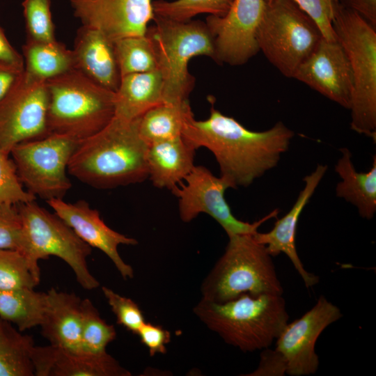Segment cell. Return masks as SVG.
Returning a JSON list of instances; mask_svg holds the SVG:
<instances>
[{"label": "cell", "instance_id": "cell-1", "mask_svg": "<svg viewBox=\"0 0 376 376\" xmlns=\"http://www.w3.org/2000/svg\"><path fill=\"white\" fill-rule=\"evenodd\" d=\"M209 101V117L196 120L194 115L190 116L182 138L194 150L205 147L210 150L219 164L220 176L232 188L248 187L277 165L295 133L282 122L263 132L248 130L216 109L212 97Z\"/></svg>", "mask_w": 376, "mask_h": 376}, {"label": "cell", "instance_id": "cell-2", "mask_svg": "<svg viewBox=\"0 0 376 376\" xmlns=\"http://www.w3.org/2000/svg\"><path fill=\"white\" fill-rule=\"evenodd\" d=\"M139 118L128 120L114 116L102 130L80 141L70 159L69 174L102 189L146 180L148 144L139 134Z\"/></svg>", "mask_w": 376, "mask_h": 376}, {"label": "cell", "instance_id": "cell-3", "mask_svg": "<svg viewBox=\"0 0 376 376\" xmlns=\"http://www.w3.org/2000/svg\"><path fill=\"white\" fill-rule=\"evenodd\" d=\"M193 311L207 328L244 352L269 347L289 319L279 295L243 294L224 303L201 299Z\"/></svg>", "mask_w": 376, "mask_h": 376}, {"label": "cell", "instance_id": "cell-4", "mask_svg": "<svg viewBox=\"0 0 376 376\" xmlns=\"http://www.w3.org/2000/svg\"><path fill=\"white\" fill-rule=\"evenodd\" d=\"M49 134L78 141L104 128L115 116V92L72 69L45 81Z\"/></svg>", "mask_w": 376, "mask_h": 376}, {"label": "cell", "instance_id": "cell-5", "mask_svg": "<svg viewBox=\"0 0 376 376\" xmlns=\"http://www.w3.org/2000/svg\"><path fill=\"white\" fill-rule=\"evenodd\" d=\"M228 237L224 253L201 284V299L224 303L243 294L282 295L283 288L265 246L253 234Z\"/></svg>", "mask_w": 376, "mask_h": 376}, {"label": "cell", "instance_id": "cell-6", "mask_svg": "<svg viewBox=\"0 0 376 376\" xmlns=\"http://www.w3.org/2000/svg\"><path fill=\"white\" fill-rule=\"evenodd\" d=\"M333 28L350 62L351 129L376 141V31L357 13L334 1Z\"/></svg>", "mask_w": 376, "mask_h": 376}, {"label": "cell", "instance_id": "cell-7", "mask_svg": "<svg viewBox=\"0 0 376 376\" xmlns=\"http://www.w3.org/2000/svg\"><path fill=\"white\" fill-rule=\"evenodd\" d=\"M153 21L146 35L162 77L164 102L188 101L195 83L188 70L189 62L197 56H208L216 62L213 38L205 22L200 20L179 22L155 15Z\"/></svg>", "mask_w": 376, "mask_h": 376}, {"label": "cell", "instance_id": "cell-8", "mask_svg": "<svg viewBox=\"0 0 376 376\" xmlns=\"http://www.w3.org/2000/svg\"><path fill=\"white\" fill-rule=\"evenodd\" d=\"M256 41L267 59L285 77L293 78L322 35L315 22L292 0H265Z\"/></svg>", "mask_w": 376, "mask_h": 376}, {"label": "cell", "instance_id": "cell-9", "mask_svg": "<svg viewBox=\"0 0 376 376\" xmlns=\"http://www.w3.org/2000/svg\"><path fill=\"white\" fill-rule=\"evenodd\" d=\"M21 217L24 248L22 253L33 271L40 275L38 261L50 256L65 262L76 280L85 290L100 285L87 265L92 247L84 242L58 215L40 206L35 201L17 205Z\"/></svg>", "mask_w": 376, "mask_h": 376}, {"label": "cell", "instance_id": "cell-10", "mask_svg": "<svg viewBox=\"0 0 376 376\" xmlns=\"http://www.w3.org/2000/svg\"><path fill=\"white\" fill-rule=\"evenodd\" d=\"M79 142L51 134L15 145L10 155L26 191L46 201L63 198L72 187L68 165Z\"/></svg>", "mask_w": 376, "mask_h": 376}, {"label": "cell", "instance_id": "cell-11", "mask_svg": "<svg viewBox=\"0 0 376 376\" xmlns=\"http://www.w3.org/2000/svg\"><path fill=\"white\" fill-rule=\"evenodd\" d=\"M171 191L178 198L179 214L181 220L188 223L199 214L212 217L226 231L228 236L238 234H253L267 220L276 217V209L253 223L237 219L226 201L225 191L232 188L224 177H216L203 166H194L184 179Z\"/></svg>", "mask_w": 376, "mask_h": 376}, {"label": "cell", "instance_id": "cell-12", "mask_svg": "<svg viewBox=\"0 0 376 376\" xmlns=\"http://www.w3.org/2000/svg\"><path fill=\"white\" fill-rule=\"evenodd\" d=\"M46 83L23 72L21 77L0 100V149L10 155L23 141L48 135Z\"/></svg>", "mask_w": 376, "mask_h": 376}, {"label": "cell", "instance_id": "cell-13", "mask_svg": "<svg viewBox=\"0 0 376 376\" xmlns=\"http://www.w3.org/2000/svg\"><path fill=\"white\" fill-rule=\"evenodd\" d=\"M265 6V0H233L225 15L207 17L217 63L241 65L259 52L256 32Z\"/></svg>", "mask_w": 376, "mask_h": 376}, {"label": "cell", "instance_id": "cell-14", "mask_svg": "<svg viewBox=\"0 0 376 376\" xmlns=\"http://www.w3.org/2000/svg\"><path fill=\"white\" fill-rule=\"evenodd\" d=\"M342 315L338 306L320 296L309 311L286 324L276 339L275 348L285 360L286 374L303 376L316 373L319 367L316 341L322 332Z\"/></svg>", "mask_w": 376, "mask_h": 376}, {"label": "cell", "instance_id": "cell-15", "mask_svg": "<svg viewBox=\"0 0 376 376\" xmlns=\"http://www.w3.org/2000/svg\"><path fill=\"white\" fill-rule=\"evenodd\" d=\"M82 26L99 31L113 42L144 36L155 14L152 0H70Z\"/></svg>", "mask_w": 376, "mask_h": 376}, {"label": "cell", "instance_id": "cell-16", "mask_svg": "<svg viewBox=\"0 0 376 376\" xmlns=\"http://www.w3.org/2000/svg\"><path fill=\"white\" fill-rule=\"evenodd\" d=\"M293 78L349 109L353 79L347 56L338 41L323 37L299 66Z\"/></svg>", "mask_w": 376, "mask_h": 376}, {"label": "cell", "instance_id": "cell-17", "mask_svg": "<svg viewBox=\"0 0 376 376\" xmlns=\"http://www.w3.org/2000/svg\"><path fill=\"white\" fill-rule=\"evenodd\" d=\"M46 202L84 242L102 251L112 261L123 279L134 277L133 268L122 259L118 247L120 244L136 245V240L109 228L101 219L99 212L91 208L84 200L71 203L63 198H54Z\"/></svg>", "mask_w": 376, "mask_h": 376}, {"label": "cell", "instance_id": "cell-18", "mask_svg": "<svg viewBox=\"0 0 376 376\" xmlns=\"http://www.w3.org/2000/svg\"><path fill=\"white\" fill-rule=\"evenodd\" d=\"M327 165L318 164L311 174L304 178V187L291 209L277 220L273 228L267 233L253 234L254 239L264 244L271 256L275 257L283 253L292 262L294 267L301 277L306 288L315 285L318 276L308 272L300 260L296 248V234L299 217L313 195L316 188L327 170Z\"/></svg>", "mask_w": 376, "mask_h": 376}, {"label": "cell", "instance_id": "cell-19", "mask_svg": "<svg viewBox=\"0 0 376 376\" xmlns=\"http://www.w3.org/2000/svg\"><path fill=\"white\" fill-rule=\"evenodd\" d=\"M31 359L36 376H130V371L106 352H74L49 345L35 346Z\"/></svg>", "mask_w": 376, "mask_h": 376}, {"label": "cell", "instance_id": "cell-20", "mask_svg": "<svg viewBox=\"0 0 376 376\" xmlns=\"http://www.w3.org/2000/svg\"><path fill=\"white\" fill-rule=\"evenodd\" d=\"M72 50L75 70L101 86L117 91L121 75L113 41L97 30L81 26Z\"/></svg>", "mask_w": 376, "mask_h": 376}, {"label": "cell", "instance_id": "cell-21", "mask_svg": "<svg viewBox=\"0 0 376 376\" xmlns=\"http://www.w3.org/2000/svg\"><path fill=\"white\" fill-rule=\"evenodd\" d=\"M81 299L74 293L52 288L47 292V305L40 324L42 336L51 345L80 351Z\"/></svg>", "mask_w": 376, "mask_h": 376}, {"label": "cell", "instance_id": "cell-22", "mask_svg": "<svg viewBox=\"0 0 376 376\" xmlns=\"http://www.w3.org/2000/svg\"><path fill=\"white\" fill-rule=\"evenodd\" d=\"M195 154L182 136L149 144L147 163L152 185L172 191L194 167Z\"/></svg>", "mask_w": 376, "mask_h": 376}, {"label": "cell", "instance_id": "cell-23", "mask_svg": "<svg viewBox=\"0 0 376 376\" xmlns=\"http://www.w3.org/2000/svg\"><path fill=\"white\" fill-rule=\"evenodd\" d=\"M164 102V86L158 70L123 76L115 92V116L128 120L141 118Z\"/></svg>", "mask_w": 376, "mask_h": 376}, {"label": "cell", "instance_id": "cell-24", "mask_svg": "<svg viewBox=\"0 0 376 376\" xmlns=\"http://www.w3.org/2000/svg\"><path fill=\"white\" fill-rule=\"evenodd\" d=\"M340 152L342 156L335 166L342 179L336 186V196L355 205L362 218L370 219L376 212V155L368 171L358 172L350 151L344 148Z\"/></svg>", "mask_w": 376, "mask_h": 376}, {"label": "cell", "instance_id": "cell-25", "mask_svg": "<svg viewBox=\"0 0 376 376\" xmlns=\"http://www.w3.org/2000/svg\"><path fill=\"white\" fill-rule=\"evenodd\" d=\"M22 52L24 72L37 80L46 81L75 69L72 50L56 40H26Z\"/></svg>", "mask_w": 376, "mask_h": 376}, {"label": "cell", "instance_id": "cell-26", "mask_svg": "<svg viewBox=\"0 0 376 376\" xmlns=\"http://www.w3.org/2000/svg\"><path fill=\"white\" fill-rule=\"evenodd\" d=\"M193 115L189 100L177 104L162 103L139 118V134L148 145L181 136L185 122Z\"/></svg>", "mask_w": 376, "mask_h": 376}, {"label": "cell", "instance_id": "cell-27", "mask_svg": "<svg viewBox=\"0 0 376 376\" xmlns=\"http://www.w3.org/2000/svg\"><path fill=\"white\" fill-rule=\"evenodd\" d=\"M47 305V292L33 288L0 291V318L20 331L40 326Z\"/></svg>", "mask_w": 376, "mask_h": 376}, {"label": "cell", "instance_id": "cell-28", "mask_svg": "<svg viewBox=\"0 0 376 376\" xmlns=\"http://www.w3.org/2000/svg\"><path fill=\"white\" fill-rule=\"evenodd\" d=\"M34 342L12 324L0 318V376H33Z\"/></svg>", "mask_w": 376, "mask_h": 376}, {"label": "cell", "instance_id": "cell-29", "mask_svg": "<svg viewBox=\"0 0 376 376\" xmlns=\"http://www.w3.org/2000/svg\"><path fill=\"white\" fill-rule=\"evenodd\" d=\"M113 42L121 77L157 70L155 52L146 35L125 37Z\"/></svg>", "mask_w": 376, "mask_h": 376}, {"label": "cell", "instance_id": "cell-30", "mask_svg": "<svg viewBox=\"0 0 376 376\" xmlns=\"http://www.w3.org/2000/svg\"><path fill=\"white\" fill-rule=\"evenodd\" d=\"M116 337L114 326L101 318L89 299H82L80 351L92 354L104 352L108 344Z\"/></svg>", "mask_w": 376, "mask_h": 376}, {"label": "cell", "instance_id": "cell-31", "mask_svg": "<svg viewBox=\"0 0 376 376\" xmlns=\"http://www.w3.org/2000/svg\"><path fill=\"white\" fill-rule=\"evenodd\" d=\"M233 0H156L152 1L155 15L179 22H186L195 16L207 13L222 17L230 9Z\"/></svg>", "mask_w": 376, "mask_h": 376}, {"label": "cell", "instance_id": "cell-32", "mask_svg": "<svg viewBox=\"0 0 376 376\" xmlns=\"http://www.w3.org/2000/svg\"><path fill=\"white\" fill-rule=\"evenodd\" d=\"M40 280L23 253L0 249V291L34 288Z\"/></svg>", "mask_w": 376, "mask_h": 376}, {"label": "cell", "instance_id": "cell-33", "mask_svg": "<svg viewBox=\"0 0 376 376\" xmlns=\"http://www.w3.org/2000/svg\"><path fill=\"white\" fill-rule=\"evenodd\" d=\"M23 15L26 40L50 42L56 40L51 13V0H24Z\"/></svg>", "mask_w": 376, "mask_h": 376}, {"label": "cell", "instance_id": "cell-34", "mask_svg": "<svg viewBox=\"0 0 376 376\" xmlns=\"http://www.w3.org/2000/svg\"><path fill=\"white\" fill-rule=\"evenodd\" d=\"M36 198L23 188L13 160L0 149V205H18Z\"/></svg>", "mask_w": 376, "mask_h": 376}, {"label": "cell", "instance_id": "cell-35", "mask_svg": "<svg viewBox=\"0 0 376 376\" xmlns=\"http://www.w3.org/2000/svg\"><path fill=\"white\" fill-rule=\"evenodd\" d=\"M102 291L116 317L117 323L137 334L139 329L146 322L138 304L132 299L121 296L106 286L102 287Z\"/></svg>", "mask_w": 376, "mask_h": 376}, {"label": "cell", "instance_id": "cell-36", "mask_svg": "<svg viewBox=\"0 0 376 376\" xmlns=\"http://www.w3.org/2000/svg\"><path fill=\"white\" fill-rule=\"evenodd\" d=\"M24 235L17 205H0V249L22 252Z\"/></svg>", "mask_w": 376, "mask_h": 376}, {"label": "cell", "instance_id": "cell-37", "mask_svg": "<svg viewBox=\"0 0 376 376\" xmlns=\"http://www.w3.org/2000/svg\"><path fill=\"white\" fill-rule=\"evenodd\" d=\"M292 1L315 22L324 39L329 41L336 40L332 24L334 0Z\"/></svg>", "mask_w": 376, "mask_h": 376}, {"label": "cell", "instance_id": "cell-38", "mask_svg": "<svg viewBox=\"0 0 376 376\" xmlns=\"http://www.w3.org/2000/svg\"><path fill=\"white\" fill-rule=\"evenodd\" d=\"M137 335L141 342L148 349L150 357L166 352V345L171 341V334L161 326L145 322Z\"/></svg>", "mask_w": 376, "mask_h": 376}, {"label": "cell", "instance_id": "cell-39", "mask_svg": "<svg viewBox=\"0 0 376 376\" xmlns=\"http://www.w3.org/2000/svg\"><path fill=\"white\" fill-rule=\"evenodd\" d=\"M286 373V362L283 355L276 349H263L258 368L249 376H282Z\"/></svg>", "mask_w": 376, "mask_h": 376}, {"label": "cell", "instance_id": "cell-40", "mask_svg": "<svg viewBox=\"0 0 376 376\" xmlns=\"http://www.w3.org/2000/svg\"><path fill=\"white\" fill-rule=\"evenodd\" d=\"M338 1L376 27V0H338Z\"/></svg>", "mask_w": 376, "mask_h": 376}, {"label": "cell", "instance_id": "cell-41", "mask_svg": "<svg viewBox=\"0 0 376 376\" xmlns=\"http://www.w3.org/2000/svg\"><path fill=\"white\" fill-rule=\"evenodd\" d=\"M23 72V68L0 61V100L13 88Z\"/></svg>", "mask_w": 376, "mask_h": 376}, {"label": "cell", "instance_id": "cell-42", "mask_svg": "<svg viewBox=\"0 0 376 376\" xmlns=\"http://www.w3.org/2000/svg\"><path fill=\"white\" fill-rule=\"evenodd\" d=\"M0 61L24 69V58L10 43L0 26Z\"/></svg>", "mask_w": 376, "mask_h": 376}]
</instances>
